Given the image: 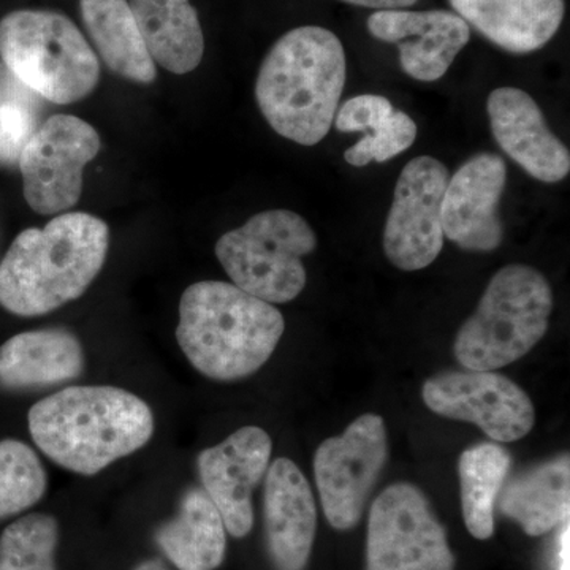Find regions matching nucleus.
Masks as SVG:
<instances>
[{
	"instance_id": "1",
	"label": "nucleus",
	"mask_w": 570,
	"mask_h": 570,
	"mask_svg": "<svg viewBox=\"0 0 570 570\" xmlns=\"http://www.w3.org/2000/svg\"><path fill=\"white\" fill-rule=\"evenodd\" d=\"M37 448L58 466L96 475L151 441V407L127 390L73 385L43 397L28 415Z\"/></svg>"
},
{
	"instance_id": "2",
	"label": "nucleus",
	"mask_w": 570,
	"mask_h": 570,
	"mask_svg": "<svg viewBox=\"0 0 570 570\" xmlns=\"http://www.w3.org/2000/svg\"><path fill=\"white\" fill-rule=\"evenodd\" d=\"M110 228L88 213H62L28 228L0 262V306L37 317L75 302L102 272Z\"/></svg>"
},
{
	"instance_id": "3",
	"label": "nucleus",
	"mask_w": 570,
	"mask_h": 570,
	"mask_svg": "<svg viewBox=\"0 0 570 570\" xmlns=\"http://www.w3.org/2000/svg\"><path fill=\"white\" fill-rule=\"evenodd\" d=\"M346 77V51L336 33L302 26L284 33L265 56L255 100L276 134L314 146L335 122Z\"/></svg>"
},
{
	"instance_id": "4",
	"label": "nucleus",
	"mask_w": 570,
	"mask_h": 570,
	"mask_svg": "<svg viewBox=\"0 0 570 570\" xmlns=\"http://www.w3.org/2000/svg\"><path fill=\"white\" fill-rule=\"evenodd\" d=\"M284 330L277 307L232 283L200 281L179 299L176 340L190 365L213 381L253 376L276 351Z\"/></svg>"
},
{
	"instance_id": "5",
	"label": "nucleus",
	"mask_w": 570,
	"mask_h": 570,
	"mask_svg": "<svg viewBox=\"0 0 570 570\" xmlns=\"http://www.w3.org/2000/svg\"><path fill=\"white\" fill-rule=\"evenodd\" d=\"M553 311L547 277L528 265H508L491 277L478 309L456 335V360L471 371L512 365L546 336Z\"/></svg>"
},
{
	"instance_id": "6",
	"label": "nucleus",
	"mask_w": 570,
	"mask_h": 570,
	"mask_svg": "<svg viewBox=\"0 0 570 570\" xmlns=\"http://www.w3.org/2000/svg\"><path fill=\"white\" fill-rule=\"evenodd\" d=\"M0 58L22 85L56 105L85 99L100 80L91 45L59 11L17 10L3 17Z\"/></svg>"
},
{
	"instance_id": "7",
	"label": "nucleus",
	"mask_w": 570,
	"mask_h": 570,
	"mask_svg": "<svg viewBox=\"0 0 570 570\" xmlns=\"http://www.w3.org/2000/svg\"><path fill=\"white\" fill-rule=\"evenodd\" d=\"M316 247L317 236L305 217L272 209L220 236L216 257L236 287L272 305H283L306 287L303 257Z\"/></svg>"
},
{
	"instance_id": "8",
	"label": "nucleus",
	"mask_w": 570,
	"mask_h": 570,
	"mask_svg": "<svg viewBox=\"0 0 570 570\" xmlns=\"http://www.w3.org/2000/svg\"><path fill=\"white\" fill-rule=\"evenodd\" d=\"M448 532L425 494L393 483L374 501L367 521L366 570H453Z\"/></svg>"
},
{
	"instance_id": "9",
	"label": "nucleus",
	"mask_w": 570,
	"mask_h": 570,
	"mask_svg": "<svg viewBox=\"0 0 570 570\" xmlns=\"http://www.w3.org/2000/svg\"><path fill=\"white\" fill-rule=\"evenodd\" d=\"M100 135L77 116L55 115L22 148L18 165L24 198L41 216H58L78 204L82 171L100 151Z\"/></svg>"
},
{
	"instance_id": "10",
	"label": "nucleus",
	"mask_w": 570,
	"mask_h": 570,
	"mask_svg": "<svg viewBox=\"0 0 570 570\" xmlns=\"http://www.w3.org/2000/svg\"><path fill=\"white\" fill-rule=\"evenodd\" d=\"M387 459V428L381 415H360L343 436L322 442L314 475L326 520L335 530L356 527Z\"/></svg>"
},
{
	"instance_id": "11",
	"label": "nucleus",
	"mask_w": 570,
	"mask_h": 570,
	"mask_svg": "<svg viewBox=\"0 0 570 570\" xmlns=\"http://www.w3.org/2000/svg\"><path fill=\"white\" fill-rule=\"evenodd\" d=\"M422 397L434 414L474 423L497 442L520 441L535 423L528 393L494 371H444L428 379Z\"/></svg>"
},
{
	"instance_id": "12",
	"label": "nucleus",
	"mask_w": 570,
	"mask_h": 570,
	"mask_svg": "<svg viewBox=\"0 0 570 570\" xmlns=\"http://www.w3.org/2000/svg\"><path fill=\"white\" fill-rule=\"evenodd\" d=\"M449 178L448 167L430 156L415 157L397 176L384 228L385 255L396 268L419 272L441 254V205Z\"/></svg>"
},
{
	"instance_id": "13",
	"label": "nucleus",
	"mask_w": 570,
	"mask_h": 570,
	"mask_svg": "<svg viewBox=\"0 0 570 570\" xmlns=\"http://www.w3.org/2000/svg\"><path fill=\"white\" fill-rule=\"evenodd\" d=\"M272 452L265 430L245 426L198 455L202 487L234 538H245L253 530V493L268 471Z\"/></svg>"
},
{
	"instance_id": "14",
	"label": "nucleus",
	"mask_w": 570,
	"mask_h": 570,
	"mask_svg": "<svg viewBox=\"0 0 570 570\" xmlns=\"http://www.w3.org/2000/svg\"><path fill=\"white\" fill-rule=\"evenodd\" d=\"M508 167L498 154L479 153L449 178L441 205L444 238L471 253H491L501 246L504 225L499 204Z\"/></svg>"
},
{
	"instance_id": "15",
	"label": "nucleus",
	"mask_w": 570,
	"mask_h": 570,
	"mask_svg": "<svg viewBox=\"0 0 570 570\" xmlns=\"http://www.w3.org/2000/svg\"><path fill=\"white\" fill-rule=\"evenodd\" d=\"M374 39L397 45L401 69L417 81H438L471 40V28L450 10H377L367 18Z\"/></svg>"
},
{
	"instance_id": "16",
	"label": "nucleus",
	"mask_w": 570,
	"mask_h": 570,
	"mask_svg": "<svg viewBox=\"0 0 570 570\" xmlns=\"http://www.w3.org/2000/svg\"><path fill=\"white\" fill-rule=\"evenodd\" d=\"M491 134L513 163L542 183H560L570 171V154L547 126L530 94L519 88H498L487 100Z\"/></svg>"
},
{
	"instance_id": "17",
	"label": "nucleus",
	"mask_w": 570,
	"mask_h": 570,
	"mask_svg": "<svg viewBox=\"0 0 570 570\" xmlns=\"http://www.w3.org/2000/svg\"><path fill=\"white\" fill-rule=\"evenodd\" d=\"M266 547L276 570H305L316 539L313 491L294 461L277 459L266 471Z\"/></svg>"
},
{
	"instance_id": "18",
	"label": "nucleus",
	"mask_w": 570,
	"mask_h": 570,
	"mask_svg": "<svg viewBox=\"0 0 570 570\" xmlns=\"http://www.w3.org/2000/svg\"><path fill=\"white\" fill-rule=\"evenodd\" d=\"M487 40L513 55L538 51L560 31L564 0H449Z\"/></svg>"
},
{
	"instance_id": "19",
	"label": "nucleus",
	"mask_w": 570,
	"mask_h": 570,
	"mask_svg": "<svg viewBox=\"0 0 570 570\" xmlns=\"http://www.w3.org/2000/svg\"><path fill=\"white\" fill-rule=\"evenodd\" d=\"M85 363L81 341L69 330L18 333L0 346V387H52L80 377Z\"/></svg>"
},
{
	"instance_id": "20",
	"label": "nucleus",
	"mask_w": 570,
	"mask_h": 570,
	"mask_svg": "<svg viewBox=\"0 0 570 570\" xmlns=\"http://www.w3.org/2000/svg\"><path fill=\"white\" fill-rule=\"evenodd\" d=\"M498 508L532 538L568 523L570 512L569 455L521 472L502 487Z\"/></svg>"
},
{
	"instance_id": "21",
	"label": "nucleus",
	"mask_w": 570,
	"mask_h": 570,
	"mask_svg": "<svg viewBox=\"0 0 570 570\" xmlns=\"http://www.w3.org/2000/svg\"><path fill=\"white\" fill-rule=\"evenodd\" d=\"M153 61L175 75L200 66L205 37L189 0H127Z\"/></svg>"
},
{
	"instance_id": "22",
	"label": "nucleus",
	"mask_w": 570,
	"mask_h": 570,
	"mask_svg": "<svg viewBox=\"0 0 570 570\" xmlns=\"http://www.w3.org/2000/svg\"><path fill=\"white\" fill-rule=\"evenodd\" d=\"M227 530L204 489L184 493L175 519L156 532L157 546L178 570H214L223 564Z\"/></svg>"
},
{
	"instance_id": "23",
	"label": "nucleus",
	"mask_w": 570,
	"mask_h": 570,
	"mask_svg": "<svg viewBox=\"0 0 570 570\" xmlns=\"http://www.w3.org/2000/svg\"><path fill=\"white\" fill-rule=\"evenodd\" d=\"M80 9L86 32L108 69L141 85L156 80V62L127 0H80Z\"/></svg>"
},
{
	"instance_id": "24",
	"label": "nucleus",
	"mask_w": 570,
	"mask_h": 570,
	"mask_svg": "<svg viewBox=\"0 0 570 570\" xmlns=\"http://www.w3.org/2000/svg\"><path fill=\"white\" fill-rule=\"evenodd\" d=\"M510 466V453L498 444H480L461 453V508L472 538L487 540L493 535L494 508Z\"/></svg>"
},
{
	"instance_id": "25",
	"label": "nucleus",
	"mask_w": 570,
	"mask_h": 570,
	"mask_svg": "<svg viewBox=\"0 0 570 570\" xmlns=\"http://www.w3.org/2000/svg\"><path fill=\"white\" fill-rule=\"evenodd\" d=\"M48 487L36 450L17 439L0 441V520L33 508Z\"/></svg>"
},
{
	"instance_id": "26",
	"label": "nucleus",
	"mask_w": 570,
	"mask_h": 570,
	"mask_svg": "<svg viewBox=\"0 0 570 570\" xmlns=\"http://www.w3.org/2000/svg\"><path fill=\"white\" fill-rule=\"evenodd\" d=\"M59 527L55 517L31 513L0 535V570H58Z\"/></svg>"
},
{
	"instance_id": "27",
	"label": "nucleus",
	"mask_w": 570,
	"mask_h": 570,
	"mask_svg": "<svg viewBox=\"0 0 570 570\" xmlns=\"http://www.w3.org/2000/svg\"><path fill=\"white\" fill-rule=\"evenodd\" d=\"M417 138V124L404 111L395 110L376 132L366 134L344 153L352 167H366L371 163L384 164L407 151Z\"/></svg>"
},
{
	"instance_id": "28",
	"label": "nucleus",
	"mask_w": 570,
	"mask_h": 570,
	"mask_svg": "<svg viewBox=\"0 0 570 570\" xmlns=\"http://www.w3.org/2000/svg\"><path fill=\"white\" fill-rule=\"evenodd\" d=\"M393 111L395 108L387 97L363 94V96L352 97L340 108L333 126L336 127L337 132L343 134H373L389 121Z\"/></svg>"
},
{
	"instance_id": "29",
	"label": "nucleus",
	"mask_w": 570,
	"mask_h": 570,
	"mask_svg": "<svg viewBox=\"0 0 570 570\" xmlns=\"http://www.w3.org/2000/svg\"><path fill=\"white\" fill-rule=\"evenodd\" d=\"M36 132V116L20 100L0 104V160L14 164L22 148Z\"/></svg>"
},
{
	"instance_id": "30",
	"label": "nucleus",
	"mask_w": 570,
	"mask_h": 570,
	"mask_svg": "<svg viewBox=\"0 0 570 570\" xmlns=\"http://www.w3.org/2000/svg\"><path fill=\"white\" fill-rule=\"evenodd\" d=\"M341 2L351 3V6L365 7V9L376 10H403L415 6L419 0H341Z\"/></svg>"
},
{
	"instance_id": "31",
	"label": "nucleus",
	"mask_w": 570,
	"mask_h": 570,
	"mask_svg": "<svg viewBox=\"0 0 570 570\" xmlns=\"http://www.w3.org/2000/svg\"><path fill=\"white\" fill-rule=\"evenodd\" d=\"M569 521L562 524L560 540H558L557 570H569Z\"/></svg>"
},
{
	"instance_id": "32",
	"label": "nucleus",
	"mask_w": 570,
	"mask_h": 570,
	"mask_svg": "<svg viewBox=\"0 0 570 570\" xmlns=\"http://www.w3.org/2000/svg\"><path fill=\"white\" fill-rule=\"evenodd\" d=\"M134 570H168V569L165 568V566L160 561L149 560V561L141 562V564H138L137 568H135Z\"/></svg>"
}]
</instances>
